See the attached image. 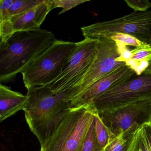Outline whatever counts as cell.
<instances>
[{
    "label": "cell",
    "mask_w": 151,
    "mask_h": 151,
    "mask_svg": "<svg viewBox=\"0 0 151 151\" xmlns=\"http://www.w3.org/2000/svg\"><path fill=\"white\" fill-rule=\"evenodd\" d=\"M139 128L135 124L118 136L109 139L103 151H128L135 132Z\"/></svg>",
    "instance_id": "5bb4252c"
},
{
    "label": "cell",
    "mask_w": 151,
    "mask_h": 151,
    "mask_svg": "<svg viewBox=\"0 0 151 151\" xmlns=\"http://www.w3.org/2000/svg\"><path fill=\"white\" fill-rule=\"evenodd\" d=\"M97 39V51L92 64L83 78L72 88L71 106L78 97L96 81L117 68L126 65L125 63L117 60L121 53L116 41L107 37Z\"/></svg>",
    "instance_id": "52a82bcc"
},
{
    "label": "cell",
    "mask_w": 151,
    "mask_h": 151,
    "mask_svg": "<svg viewBox=\"0 0 151 151\" xmlns=\"http://www.w3.org/2000/svg\"><path fill=\"white\" fill-rule=\"evenodd\" d=\"M143 74L146 76H151V60L148 63V65L147 68L144 70Z\"/></svg>",
    "instance_id": "d4e9b609"
},
{
    "label": "cell",
    "mask_w": 151,
    "mask_h": 151,
    "mask_svg": "<svg viewBox=\"0 0 151 151\" xmlns=\"http://www.w3.org/2000/svg\"><path fill=\"white\" fill-rule=\"evenodd\" d=\"M137 74L126 65L117 68L96 81L73 102L72 107L92 104L93 100L109 88L122 83Z\"/></svg>",
    "instance_id": "30bf717a"
},
{
    "label": "cell",
    "mask_w": 151,
    "mask_h": 151,
    "mask_svg": "<svg viewBox=\"0 0 151 151\" xmlns=\"http://www.w3.org/2000/svg\"><path fill=\"white\" fill-rule=\"evenodd\" d=\"M97 112L93 104L87 105L69 135L63 151H82L86 133Z\"/></svg>",
    "instance_id": "7c38bea8"
},
{
    "label": "cell",
    "mask_w": 151,
    "mask_h": 151,
    "mask_svg": "<svg viewBox=\"0 0 151 151\" xmlns=\"http://www.w3.org/2000/svg\"><path fill=\"white\" fill-rule=\"evenodd\" d=\"M81 30L85 38H110L115 33H122L148 44L151 35V10L133 12L116 19L83 26Z\"/></svg>",
    "instance_id": "5b68a950"
},
{
    "label": "cell",
    "mask_w": 151,
    "mask_h": 151,
    "mask_svg": "<svg viewBox=\"0 0 151 151\" xmlns=\"http://www.w3.org/2000/svg\"><path fill=\"white\" fill-rule=\"evenodd\" d=\"M87 106L71 108L53 134L41 146L40 151H63L69 135Z\"/></svg>",
    "instance_id": "8fae6325"
},
{
    "label": "cell",
    "mask_w": 151,
    "mask_h": 151,
    "mask_svg": "<svg viewBox=\"0 0 151 151\" xmlns=\"http://www.w3.org/2000/svg\"><path fill=\"white\" fill-rule=\"evenodd\" d=\"M52 1L54 9L62 8V11L58 14L60 15L78 5L90 1V0H52Z\"/></svg>",
    "instance_id": "44dd1931"
},
{
    "label": "cell",
    "mask_w": 151,
    "mask_h": 151,
    "mask_svg": "<svg viewBox=\"0 0 151 151\" xmlns=\"http://www.w3.org/2000/svg\"><path fill=\"white\" fill-rule=\"evenodd\" d=\"M151 60V46L149 44L144 43L140 46L132 49L131 59L125 64L138 76L141 63Z\"/></svg>",
    "instance_id": "9a60e30c"
},
{
    "label": "cell",
    "mask_w": 151,
    "mask_h": 151,
    "mask_svg": "<svg viewBox=\"0 0 151 151\" xmlns=\"http://www.w3.org/2000/svg\"><path fill=\"white\" fill-rule=\"evenodd\" d=\"M14 0H0V22L4 20Z\"/></svg>",
    "instance_id": "603a6c76"
},
{
    "label": "cell",
    "mask_w": 151,
    "mask_h": 151,
    "mask_svg": "<svg viewBox=\"0 0 151 151\" xmlns=\"http://www.w3.org/2000/svg\"><path fill=\"white\" fill-rule=\"evenodd\" d=\"M98 143L95 131V117L93 121L83 143L82 151H103Z\"/></svg>",
    "instance_id": "e0dca14e"
},
{
    "label": "cell",
    "mask_w": 151,
    "mask_h": 151,
    "mask_svg": "<svg viewBox=\"0 0 151 151\" xmlns=\"http://www.w3.org/2000/svg\"><path fill=\"white\" fill-rule=\"evenodd\" d=\"M53 9L52 0H44L27 12L0 22V43L6 41L15 32L40 29Z\"/></svg>",
    "instance_id": "9c48e42d"
},
{
    "label": "cell",
    "mask_w": 151,
    "mask_h": 151,
    "mask_svg": "<svg viewBox=\"0 0 151 151\" xmlns=\"http://www.w3.org/2000/svg\"><path fill=\"white\" fill-rule=\"evenodd\" d=\"M27 90L25 120L42 146L72 108V90L54 93L47 86H37Z\"/></svg>",
    "instance_id": "6da1fadb"
},
{
    "label": "cell",
    "mask_w": 151,
    "mask_h": 151,
    "mask_svg": "<svg viewBox=\"0 0 151 151\" xmlns=\"http://www.w3.org/2000/svg\"><path fill=\"white\" fill-rule=\"evenodd\" d=\"M149 151H151V123L143 125Z\"/></svg>",
    "instance_id": "cb8c5ba5"
},
{
    "label": "cell",
    "mask_w": 151,
    "mask_h": 151,
    "mask_svg": "<svg viewBox=\"0 0 151 151\" xmlns=\"http://www.w3.org/2000/svg\"><path fill=\"white\" fill-rule=\"evenodd\" d=\"M27 101V95L0 84V122L24 110Z\"/></svg>",
    "instance_id": "4fadbf2b"
},
{
    "label": "cell",
    "mask_w": 151,
    "mask_h": 151,
    "mask_svg": "<svg viewBox=\"0 0 151 151\" xmlns=\"http://www.w3.org/2000/svg\"><path fill=\"white\" fill-rule=\"evenodd\" d=\"M128 151H149L143 125L135 132Z\"/></svg>",
    "instance_id": "ac0fdd59"
},
{
    "label": "cell",
    "mask_w": 151,
    "mask_h": 151,
    "mask_svg": "<svg viewBox=\"0 0 151 151\" xmlns=\"http://www.w3.org/2000/svg\"><path fill=\"white\" fill-rule=\"evenodd\" d=\"M151 100V76L135 74L130 78L109 88L92 102L99 113L109 112L128 104Z\"/></svg>",
    "instance_id": "277c9868"
},
{
    "label": "cell",
    "mask_w": 151,
    "mask_h": 151,
    "mask_svg": "<svg viewBox=\"0 0 151 151\" xmlns=\"http://www.w3.org/2000/svg\"><path fill=\"white\" fill-rule=\"evenodd\" d=\"M124 1L134 12H146L151 7V2L148 0H125Z\"/></svg>",
    "instance_id": "7402d4cb"
},
{
    "label": "cell",
    "mask_w": 151,
    "mask_h": 151,
    "mask_svg": "<svg viewBox=\"0 0 151 151\" xmlns=\"http://www.w3.org/2000/svg\"><path fill=\"white\" fill-rule=\"evenodd\" d=\"M99 114L109 139L112 138L135 124L140 127L151 123V100L137 101L111 112Z\"/></svg>",
    "instance_id": "ba28073f"
},
{
    "label": "cell",
    "mask_w": 151,
    "mask_h": 151,
    "mask_svg": "<svg viewBox=\"0 0 151 151\" xmlns=\"http://www.w3.org/2000/svg\"><path fill=\"white\" fill-rule=\"evenodd\" d=\"M95 131L98 143L104 148L108 143L109 137L98 111L95 115Z\"/></svg>",
    "instance_id": "d6986e66"
},
{
    "label": "cell",
    "mask_w": 151,
    "mask_h": 151,
    "mask_svg": "<svg viewBox=\"0 0 151 151\" xmlns=\"http://www.w3.org/2000/svg\"><path fill=\"white\" fill-rule=\"evenodd\" d=\"M148 44H149L151 46V37H150V39H149V42H148Z\"/></svg>",
    "instance_id": "484cf974"
},
{
    "label": "cell",
    "mask_w": 151,
    "mask_h": 151,
    "mask_svg": "<svg viewBox=\"0 0 151 151\" xmlns=\"http://www.w3.org/2000/svg\"><path fill=\"white\" fill-rule=\"evenodd\" d=\"M44 0H14V2L2 22L8 20L12 17L27 12L42 3Z\"/></svg>",
    "instance_id": "2e32d148"
},
{
    "label": "cell",
    "mask_w": 151,
    "mask_h": 151,
    "mask_svg": "<svg viewBox=\"0 0 151 151\" xmlns=\"http://www.w3.org/2000/svg\"><path fill=\"white\" fill-rule=\"evenodd\" d=\"M56 40L52 32L40 28L15 32L0 43L1 83L15 78Z\"/></svg>",
    "instance_id": "7a4b0ae2"
},
{
    "label": "cell",
    "mask_w": 151,
    "mask_h": 151,
    "mask_svg": "<svg viewBox=\"0 0 151 151\" xmlns=\"http://www.w3.org/2000/svg\"><path fill=\"white\" fill-rule=\"evenodd\" d=\"M77 42L57 40L22 72L26 89L46 86L60 76Z\"/></svg>",
    "instance_id": "3957f363"
},
{
    "label": "cell",
    "mask_w": 151,
    "mask_h": 151,
    "mask_svg": "<svg viewBox=\"0 0 151 151\" xmlns=\"http://www.w3.org/2000/svg\"><path fill=\"white\" fill-rule=\"evenodd\" d=\"M97 39L85 38L77 42L59 77L46 86L54 93L72 88L83 78L93 62L98 46Z\"/></svg>",
    "instance_id": "8992f818"
},
{
    "label": "cell",
    "mask_w": 151,
    "mask_h": 151,
    "mask_svg": "<svg viewBox=\"0 0 151 151\" xmlns=\"http://www.w3.org/2000/svg\"><path fill=\"white\" fill-rule=\"evenodd\" d=\"M110 38L116 42H119L127 46L134 47H139L145 43L135 37L125 33H115Z\"/></svg>",
    "instance_id": "ffe728a7"
}]
</instances>
